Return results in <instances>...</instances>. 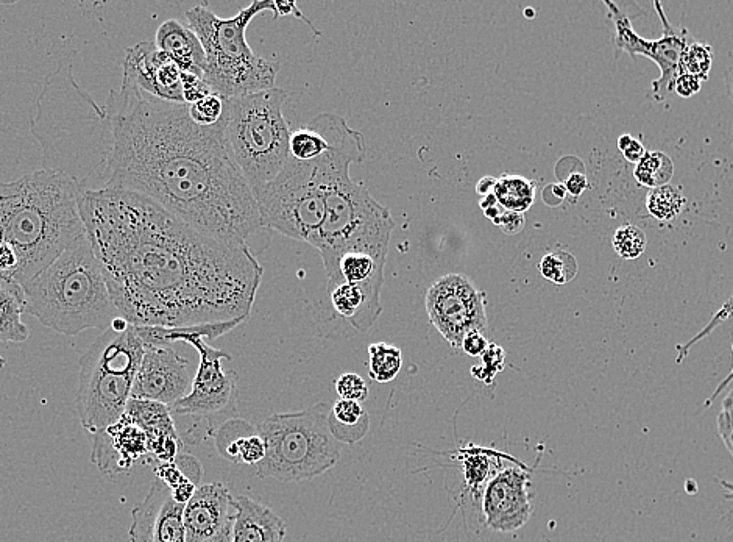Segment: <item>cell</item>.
Returning <instances> with one entry per match:
<instances>
[{"instance_id": "1", "label": "cell", "mask_w": 733, "mask_h": 542, "mask_svg": "<svg viewBox=\"0 0 733 542\" xmlns=\"http://www.w3.org/2000/svg\"><path fill=\"white\" fill-rule=\"evenodd\" d=\"M78 208L114 305L136 327L247 321L264 269L230 243L122 189L82 191Z\"/></svg>"}, {"instance_id": "2", "label": "cell", "mask_w": 733, "mask_h": 542, "mask_svg": "<svg viewBox=\"0 0 733 542\" xmlns=\"http://www.w3.org/2000/svg\"><path fill=\"white\" fill-rule=\"evenodd\" d=\"M102 185L141 194L194 229L247 244L263 229L258 204L234 161L224 118L203 127L186 104L122 82L111 91Z\"/></svg>"}, {"instance_id": "3", "label": "cell", "mask_w": 733, "mask_h": 542, "mask_svg": "<svg viewBox=\"0 0 733 542\" xmlns=\"http://www.w3.org/2000/svg\"><path fill=\"white\" fill-rule=\"evenodd\" d=\"M83 189L63 172L41 169L0 183V244L18 258L24 286L85 235L78 208Z\"/></svg>"}, {"instance_id": "4", "label": "cell", "mask_w": 733, "mask_h": 542, "mask_svg": "<svg viewBox=\"0 0 733 542\" xmlns=\"http://www.w3.org/2000/svg\"><path fill=\"white\" fill-rule=\"evenodd\" d=\"M107 129V108L75 82L69 55L47 77L33 111L44 169L69 175L83 191H100Z\"/></svg>"}, {"instance_id": "5", "label": "cell", "mask_w": 733, "mask_h": 542, "mask_svg": "<svg viewBox=\"0 0 733 542\" xmlns=\"http://www.w3.org/2000/svg\"><path fill=\"white\" fill-rule=\"evenodd\" d=\"M22 289L25 313L64 336L103 332L121 316L86 233Z\"/></svg>"}, {"instance_id": "6", "label": "cell", "mask_w": 733, "mask_h": 542, "mask_svg": "<svg viewBox=\"0 0 733 542\" xmlns=\"http://www.w3.org/2000/svg\"><path fill=\"white\" fill-rule=\"evenodd\" d=\"M367 157L364 135L359 133L344 146L314 161L289 157L277 179L255 197L261 225L287 238L309 243L316 235L326 210V193L333 180L351 165Z\"/></svg>"}, {"instance_id": "7", "label": "cell", "mask_w": 733, "mask_h": 542, "mask_svg": "<svg viewBox=\"0 0 733 542\" xmlns=\"http://www.w3.org/2000/svg\"><path fill=\"white\" fill-rule=\"evenodd\" d=\"M266 10L273 11V0H255L230 19L219 18L206 4L186 11L189 29L205 50L203 79L214 94L231 99L275 88L281 66L258 57L245 38L248 24Z\"/></svg>"}, {"instance_id": "8", "label": "cell", "mask_w": 733, "mask_h": 542, "mask_svg": "<svg viewBox=\"0 0 733 542\" xmlns=\"http://www.w3.org/2000/svg\"><path fill=\"white\" fill-rule=\"evenodd\" d=\"M144 343L136 325L117 332L108 327L80 358L75 407L89 438L116 424L132 399Z\"/></svg>"}, {"instance_id": "9", "label": "cell", "mask_w": 733, "mask_h": 542, "mask_svg": "<svg viewBox=\"0 0 733 542\" xmlns=\"http://www.w3.org/2000/svg\"><path fill=\"white\" fill-rule=\"evenodd\" d=\"M289 93L281 88L227 99V138L234 161L258 196L289 161L291 125L283 115Z\"/></svg>"}, {"instance_id": "10", "label": "cell", "mask_w": 733, "mask_h": 542, "mask_svg": "<svg viewBox=\"0 0 733 542\" xmlns=\"http://www.w3.org/2000/svg\"><path fill=\"white\" fill-rule=\"evenodd\" d=\"M394 229L389 208L373 199L369 189L353 182L350 171H345L328 188L325 218L309 244L319 250L330 282L342 255L362 252L386 261Z\"/></svg>"}, {"instance_id": "11", "label": "cell", "mask_w": 733, "mask_h": 542, "mask_svg": "<svg viewBox=\"0 0 733 542\" xmlns=\"http://www.w3.org/2000/svg\"><path fill=\"white\" fill-rule=\"evenodd\" d=\"M331 407L317 403L295 413H277L258 425L266 458L256 466L259 478L291 483L320 477L336 466L340 443L330 428Z\"/></svg>"}, {"instance_id": "12", "label": "cell", "mask_w": 733, "mask_h": 542, "mask_svg": "<svg viewBox=\"0 0 733 542\" xmlns=\"http://www.w3.org/2000/svg\"><path fill=\"white\" fill-rule=\"evenodd\" d=\"M426 311L437 332L459 354L471 332L490 335L486 294L462 274H448L429 286Z\"/></svg>"}, {"instance_id": "13", "label": "cell", "mask_w": 733, "mask_h": 542, "mask_svg": "<svg viewBox=\"0 0 733 542\" xmlns=\"http://www.w3.org/2000/svg\"><path fill=\"white\" fill-rule=\"evenodd\" d=\"M186 343L199 352L200 363L188 396L170 407L172 416L211 421L217 414L234 411L239 377L236 372L225 371L222 366L224 361L231 360V355L209 346L203 338H191Z\"/></svg>"}, {"instance_id": "14", "label": "cell", "mask_w": 733, "mask_h": 542, "mask_svg": "<svg viewBox=\"0 0 733 542\" xmlns=\"http://www.w3.org/2000/svg\"><path fill=\"white\" fill-rule=\"evenodd\" d=\"M192 380L191 363L178 354L174 344H149L144 346L132 399L163 403L170 408L188 396Z\"/></svg>"}, {"instance_id": "15", "label": "cell", "mask_w": 733, "mask_h": 542, "mask_svg": "<svg viewBox=\"0 0 733 542\" xmlns=\"http://www.w3.org/2000/svg\"><path fill=\"white\" fill-rule=\"evenodd\" d=\"M532 472L528 466H510L496 472L482 491L481 508L486 527L514 533L532 516Z\"/></svg>"}, {"instance_id": "16", "label": "cell", "mask_w": 733, "mask_h": 542, "mask_svg": "<svg viewBox=\"0 0 733 542\" xmlns=\"http://www.w3.org/2000/svg\"><path fill=\"white\" fill-rule=\"evenodd\" d=\"M122 82L156 99L185 104L180 68L155 43L146 41L128 47Z\"/></svg>"}, {"instance_id": "17", "label": "cell", "mask_w": 733, "mask_h": 542, "mask_svg": "<svg viewBox=\"0 0 733 542\" xmlns=\"http://www.w3.org/2000/svg\"><path fill=\"white\" fill-rule=\"evenodd\" d=\"M185 505L172 497L170 489L156 480L147 496L132 511L128 530L130 542H186Z\"/></svg>"}, {"instance_id": "18", "label": "cell", "mask_w": 733, "mask_h": 542, "mask_svg": "<svg viewBox=\"0 0 733 542\" xmlns=\"http://www.w3.org/2000/svg\"><path fill=\"white\" fill-rule=\"evenodd\" d=\"M91 439V460L102 474L130 471L136 463H150L149 436L124 414L116 424Z\"/></svg>"}, {"instance_id": "19", "label": "cell", "mask_w": 733, "mask_h": 542, "mask_svg": "<svg viewBox=\"0 0 733 542\" xmlns=\"http://www.w3.org/2000/svg\"><path fill=\"white\" fill-rule=\"evenodd\" d=\"M233 496L224 483L200 485L185 505L186 542H205L233 521Z\"/></svg>"}, {"instance_id": "20", "label": "cell", "mask_w": 733, "mask_h": 542, "mask_svg": "<svg viewBox=\"0 0 733 542\" xmlns=\"http://www.w3.org/2000/svg\"><path fill=\"white\" fill-rule=\"evenodd\" d=\"M125 414L149 436L150 463L156 466L170 463L183 453V439L178 435L169 407L150 400L130 399Z\"/></svg>"}, {"instance_id": "21", "label": "cell", "mask_w": 733, "mask_h": 542, "mask_svg": "<svg viewBox=\"0 0 733 542\" xmlns=\"http://www.w3.org/2000/svg\"><path fill=\"white\" fill-rule=\"evenodd\" d=\"M231 542H284L286 524L272 508L247 496L233 497Z\"/></svg>"}, {"instance_id": "22", "label": "cell", "mask_w": 733, "mask_h": 542, "mask_svg": "<svg viewBox=\"0 0 733 542\" xmlns=\"http://www.w3.org/2000/svg\"><path fill=\"white\" fill-rule=\"evenodd\" d=\"M659 18L663 22V36L660 40L652 41V49L649 52V60L654 61L660 68V79L652 83V91L657 100L665 99L668 91L674 90L677 75H679L680 58L691 43V36L687 29H674L671 22L665 16L662 4H654Z\"/></svg>"}, {"instance_id": "23", "label": "cell", "mask_w": 733, "mask_h": 542, "mask_svg": "<svg viewBox=\"0 0 733 542\" xmlns=\"http://www.w3.org/2000/svg\"><path fill=\"white\" fill-rule=\"evenodd\" d=\"M155 46L169 55L183 74L199 77L205 74V50L199 36L189 29V25H183L177 19L163 22L156 32Z\"/></svg>"}, {"instance_id": "24", "label": "cell", "mask_w": 733, "mask_h": 542, "mask_svg": "<svg viewBox=\"0 0 733 542\" xmlns=\"http://www.w3.org/2000/svg\"><path fill=\"white\" fill-rule=\"evenodd\" d=\"M328 294L336 313L358 332H367L383 313L381 293L353 283H340Z\"/></svg>"}, {"instance_id": "25", "label": "cell", "mask_w": 733, "mask_h": 542, "mask_svg": "<svg viewBox=\"0 0 733 542\" xmlns=\"http://www.w3.org/2000/svg\"><path fill=\"white\" fill-rule=\"evenodd\" d=\"M386 261L362 252H350L337 260L336 275L328 282V291L340 283H353L361 288L381 293L384 285Z\"/></svg>"}, {"instance_id": "26", "label": "cell", "mask_w": 733, "mask_h": 542, "mask_svg": "<svg viewBox=\"0 0 733 542\" xmlns=\"http://www.w3.org/2000/svg\"><path fill=\"white\" fill-rule=\"evenodd\" d=\"M24 313V289L13 280L0 277V343H24L29 339V329L22 322Z\"/></svg>"}, {"instance_id": "27", "label": "cell", "mask_w": 733, "mask_h": 542, "mask_svg": "<svg viewBox=\"0 0 733 542\" xmlns=\"http://www.w3.org/2000/svg\"><path fill=\"white\" fill-rule=\"evenodd\" d=\"M330 428L340 444H355L370 430V416L362 403L339 399L331 407Z\"/></svg>"}, {"instance_id": "28", "label": "cell", "mask_w": 733, "mask_h": 542, "mask_svg": "<svg viewBox=\"0 0 733 542\" xmlns=\"http://www.w3.org/2000/svg\"><path fill=\"white\" fill-rule=\"evenodd\" d=\"M606 7L609 8V16L615 25V50L617 57L621 52H627L631 57L648 58L652 49V41L641 38L634 27H632L631 16L624 11V5L615 4L612 0H606Z\"/></svg>"}, {"instance_id": "29", "label": "cell", "mask_w": 733, "mask_h": 542, "mask_svg": "<svg viewBox=\"0 0 733 542\" xmlns=\"http://www.w3.org/2000/svg\"><path fill=\"white\" fill-rule=\"evenodd\" d=\"M535 189H537L535 182L526 177L504 174L496 180L493 194L504 210L523 214L534 204Z\"/></svg>"}, {"instance_id": "30", "label": "cell", "mask_w": 733, "mask_h": 542, "mask_svg": "<svg viewBox=\"0 0 733 542\" xmlns=\"http://www.w3.org/2000/svg\"><path fill=\"white\" fill-rule=\"evenodd\" d=\"M155 474L161 483H164L170 491H174L180 486L191 485V483L200 486L203 468L194 455L180 453L174 461L155 466Z\"/></svg>"}, {"instance_id": "31", "label": "cell", "mask_w": 733, "mask_h": 542, "mask_svg": "<svg viewBox=\"0 0 733 542\" xmlns=\"http://www.w3.org/2000/svg\"><path fill=\"white\" fill-rule=\"evenodd\" d=\"M369 377L376 383H389L397 378L403 366V354L398 347L387 343L370 344Z\"/></svg>"}, {"instance_id": "32", "label": "cell", "mask_w": 733, "mask_h": 542, "mask_svg": "<svg viewBox=\"0 0 733 542\" xmlns=\"http://www.w3.org/2000/svg\"><path fill=\"white\" fill-rule=\"evenodd\" d=\"M674 165L671 158L663 152H646L640 163L635 166L634 179L646 188H660L670 185L673 179Z\"/></svg>"}, {"instance_id": "33", "label": "cell", "mask_w": 733, "mask_h": 542, "mask_svg": "<svg viewBox=\"0 0 733 542\" xmlns=\"http://www.w3.org/2000/svg\"><path fill=\"white\" fill-rule=\"evenodd\" d=\"M684 204V194L680 193V189L673 185L651 189L648 197H646V208H648L652 218L659 219L662 222L673 221L674 218H677L682 208H684Z\"/></svg>"}, {"instance_id": "34", "label": "cell", "mask_w": 733, "mask_h": 542, "mask_svg": "<svg viewBox=\"0 0 733 542\" xmlns=\"http://www.w3.org/2000/svg\"><path fill=\"white\" fill-rule=\"evenodd\" d=\"M710 69H712V47L691 41L680 58L679 75H690L705 82L709 79Z\"/></svg>"}, {"instance_id": "35", "label": "cell", "mask_w": 733, "mask_h": 542, "mask_svg": "<svg viewBox=\"0 0 733 542\" xmlns=\"http://www.w3.org/2000/svg\"><path fill=\"white\" fill-rule=\"evenodd\" d=\"M540 272L545 279L557 285H565L574 279V275L578 274V261L565 250H557L542 258Z\"/></svg>"}, {"instance_id": "36", "label": "cell", "mask_w": 733, "mask_h": 542, "mask_svg": "<svg viewBox=\"0 0 733 542\" xmlns=\"http://www.w3.org/2000/svg\"><path fill=\"white\" fill-rule=\"evenodd\" d=\"M646 235L635 225L626 224L613 235V249L623 260H637L645 254Z\"/></svg>"}, {"instance_id": "37", "label": "cell", "mask_w": 733, "mask_h": 542, "mask_svg": "<svg viewBox=\"0 0 733 542\" xmlns=\"http://www.w3.org/2000/svg\"><path fill=\"white\" fill-rule=\"evenodd\" d=\"M225 105H227V99L219 96V94H209V96L200 99L199 102L188 105L189 116L195 124L211 127V125H216L220 119L224 118Z\"/></svg>"}, {"instance_id": "38", "label": "cell", "mask_w": 733, "mask_h": 542, "mask_svg": "<svg viewBox=\"0 0 733 542\" xmlns=\"http://www.w3.org/2000/svg\"><path fill=\"white\" fill-rule=\"evenodd\" d=\"M258 427L244 421V419H230L225 422L222 427L214 433V443H216L217 452L222 453L234 441L244 438V436L258 435Z\"/></svg>"}, {"instance_id": "39", "label": "cell", "mask_w": 733, "mask_h": 542, "mask_svg": "<svg viewBox=\"0 0 733 542\" xmlns=\"http://www.w3.org/2000/svg\"><path fill=\"white\" fill-rule=\"evenodd\" d=\"M481 358L484 364H482L481 368L471 369V374H473V377L481 380V382L486 383V385H492L495 375L504 371L506 352L500 346L490 343V346L487 347L486 352H484Z\"/></svg>"}, {"instance_id": "40", "label": "cell", "mask_w": 733, "mask_h": 542, "mask_svg": "<svg viewBox=\"0 0 733 542\" xmlns=\"http://www.w3.org/2000/svg\"><path fill=\"white\" fill-rule=\"evenodd\" d=\"M336 393L339 399L362 403L369 397V388L361 375L348 372L337 378Z\"/></svg>"}, {"instance_id": "41", "label": "cell", "mask_w": 733, "mask_h": 542, "mask_svg": "<svg viewBox=\"0 0 733 542\" xmlns=\"http://www.w3.org/2000/svg\"><path fill=\"white\" fill-rule=\"evenodd\" d=\"M181 86H183V99L186 105L199 102L203 97L213 94V90L209 88L208 83L199 75L183 74L181 72Z\"/></svg>"}, {"instance_id": "42", "label": "cell", "mask_w": 733, "mask_h": 542, "mask_svg": "<svg viewBox=\"0 0 733 542\" xmlns=\"http://www.w3.org/2000/svg\"><path fill=\"white\" fill-rule=\"evenodd\" d=\"M618 149L621 150V154L629 163H635V165H638L641 158L645 157L646 152H648L643 143L631 135H623L618 138Z\"/></svg>"}, {"instance_id": "43", "label": "cell", "mask_w": 733, "mask_h": 542, "mask_svg": "<svg viewBox=\"0 0 733 542\" xmlns=\"http://www.w3.org/2000/svg\"><path fill=\"white\" fill-rule=\"evenodd\" d=\"M493 224L506 233V235H518L521 230L525 229V214L514 213V211L504 210L500 218L496 219Z\"/></svg>"}, {"instance_id": "44", "label": "cell", "mask_w": 733, "mask_h": 542, "mask_svg": "<svg viewBox=\"0 0 733 542\" xmlns=\"http://www.w3.org/2000/svg\"><path fill=\"white\" fill-rule=\"evenodd\" d=\"M489 346V336H486L481 332H471L464 338V343H462V352L470 355V357H482Z\"/></svg>"}, {"instance_id": "45", "label": "cell", "mask_w": 733, "mask_h": 542, "mask_svg": "<svg viewBox=\"0 0 733 542\" xmlns=\"http://www.w3.org/2000/svg\"><path fill=\"white\" fill-rule=\"evenodd\" d=\"M273 19H277L278 16H289L294 15L295 18L301 19V21H305L306 24L311 27L312 32L316 33V35H320L319 30L314 29V25H312V22L309 21L308 18H306L303 13H301L300 10L297 8V4L295 2H286V0H273Z\"/></svg>"}, {"instance_id": "46", "label": "cell", "mask_w": 733, "mask_h": 542, "mask_svg": "<svg viewBox=\"0 0 733 542\" xmlns=\"http://www.w3.org/2000/svg\"><path fill=\"white\" fill-rule=\"evenodd\" d=\"M701 85V80L695 79V77H690V75L680 74L676 79V83H674V91H676L679 96L691 97L695 96L696 93H699Z\"/></svg>"}, {"instance_id": "47", "label": "cell", "mask_w": 733, "mask_h": 542, "mask_svg": "<svg viewBox=\"0 0 733 542\" xmlns=\"http://www.w3.org/2000/svg\"><path fill=\"white\" fill-rule=\"evenodd\" d=\"M718 433L733 457V419L724 413H719L718 416Z\"/></svg>"}, {"instance_id": "48", "label": "cell", "mask_w": 733, "mask_h": 542, "mask_svg": "<svg viewBox=\"0 0 733 542\" xmlns=\"http://www.w3.org/2000/svg\"><path fill=\"white\" fill-rule=\"evenodd\" d=\"M564 186L565 189H567V193H570L571 196L579 197L584 193L585 189H587V177H585L582 172H576V174H571L570 177L565 180Z\"/></svg>"}, {"instance_id": "49", "label": "cell", "mask_w": 733, "mask_h": 542, "mask_svg": "<svg viewBox=\"0 0 733 542\" xmlns=\"http://www.w3.org/2000/svg\"><path fill=\"white\" fill-rule=\"evenodd\" d=\"M496 180L498 179H495L492 175L482 177V179L479 180L478 185H476V193L481 197L490 196V194H493V191H495Z\"/></svg>"}, {"instance_id": "50", "label": "cell", "mask_w": 733, "mask_h": 542, "mask_svg": "<svg viewBox=\"0 0 733 542\" xmlns=\"http://www.w3.org/2000/svg\"><path fill=\"white\" fill-rule=\"evenodd\" d=\"M231 530H233V521H231L230 524H228L227 527L219 533V535L214 536V538L205 542H231Z\"/></svg>"}, {"instance_id": "51", "label": "cell", "mask_w": 733, "mask_h": 542, "mask_svg": "<svg viewBox=\"0 0 733 542\" xmlns=\"http://www.w3.org/2000/svg\"><path fill=\"white\" fill-rule=\"evenodd\" d=\"M721 413L726 414L729 418L733 419V389L727 394L726 399L723 402V411Z\"/></svg>"}, {"instance_id": "52", "label": "cell", "mask_w": 733, "mask_h": 542, "mask_svg": "<svg viewBox=\"0 0 733 542\" xmlns=\"http://www.w3.org/2000/svg\"><path fill=\"white\" fill-rule=\"evenodd\" d=\"M727 88H729L730 97L733 100V68L727 71L726 75Z\"/></svg>"}, {"instance_id": "53", "label": "cell", "mask_w": 733, "mask_h": 542, "mask_svg": "<svg viewBox=\"0 0 733 542\" xmlns=\"http://www.w3.org/2000/svg\"><path fill=\"white\" fill-rule=\"evenodd\" d=\"M721 486H723L724 489H726V499L733 500V483L726 482V480H721Z\"/></svg>"}]
</instances>
